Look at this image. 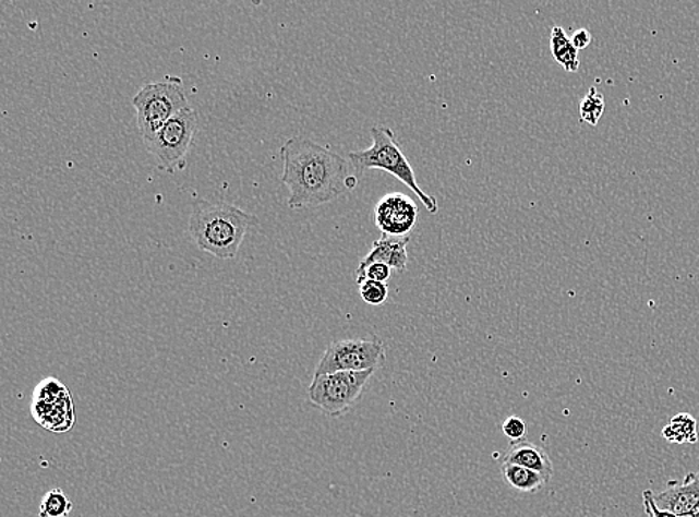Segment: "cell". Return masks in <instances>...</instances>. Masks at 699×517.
<instances>
[{"mask_svg":"<svg viewBox=\"0 0 699 517\" xmlns=\"http://www.w3.org/2000/svg\"><path fill=\"white\" fill-rule=\"evenodd\" d=\"M282 182L290 190L291 209L336 201L359 185V173L348 158L306 137L296 136L280 148Z\"/></svg>","mask_w":699,"mask_h":517,"instance_id":"1","label":"cell"},{"mask_svg":"<svg viewBox=\"0 0 699 517\" xmlns=\"http://www.w3.org/2000/svg\"><path fill=\"white\" fill-rule=\"evenodd\" d=\"M258 219L230 203L198 201L190 217V233L198 250L218 258L231 260L241 250L243 239Z\"/></svg>","mask_w":699,"mask_h":517,"instance_id":"2","label":"cell"},{"mask_svg":"<svg viewBox=\"0 0 699 517\" xmlns=\"http://www.w3.org/2000/svg\"><path fill=\"white\" fill-rule=\"evenodd\" d=\"M370 132H372V146L367 149L349 153L348 157L359 177L363 178V175L370 169L385 170L398 181L403 182L410 191H413L430 214H437L436 197L426 194L418 185L413 167L410 165L408 157L405 156L400 145H398L396 133L393 132V129L386 128V125H373Z\"/></svg>","mask_w":699,"mask_h":517,"instance_id":"3","label":"cell"},{"mask_svg":"<svg viewBox=\"0 0 699 517\" xmlns=\"http://www.w3.org/2000/svg\"><path fill=\"white\" fill-rule=\"evenodd\" d=\"M132 105L135 106L137 128L144 141L190 108L182 81L173 76L144 85L133 97Z\"/></svg>","mask_w":699,"mask_h":517,"instance_id":"4","label":"cell"},{"mask_svg":"<svg viewBox=\"0 0 699 517\" xmlns=\"http://www.w3.org/2000/svg\"><path fill=\"white\" fill-rule=\"evenodd\" d=\"M373 374V370L320 374L309 386V400L328 417H344L363 397Z\"/></svg>","mask_w":699,"mask_h":517,"instance_id":"5","label":"cell"},{"mask_svg":"<svg viewBox=\"0 0 699 517\" xmlns=\"http://www.w3.org/2000/svg\"><path fill=\"white\" fill-rule=\"evenodd\" d=\"M386 361L384 341L370 334L369 339L332 341L315 369V376L337 372H367L379 370Z\"/></svg>","mask_w":699,"mask_h":517,"instance_id":"6","label":"cell"},{"mask_svg":"<svg viewBox=\"0 0 699 517\" xmlns=\"http://www.w3.org/2000/svg\"><path fill=\"white\" fill-rule=\"evenodd\" d=\"M197 113L190 106L162 125L153 137L144 141L146 148L152 151L168 172L182 169L197 132Z\"/></svg>","mask_w":699,"mask_h":517,"instance_id":"7","label":"cell"},{"mask_svg":"<svg viewBox=\"0 0 699 517\" xmlns=\"http://www.w3.org/2000/svg\"><path fill=\"white\" fill-rule=\"evenodd\" d=\"M32 414L36 422L52 433H64L71 429L75 423V410L67 386L55 377L44 378L35 388Z\"/></svg>","mask_w":699,"mask_h":517,"instance_id":"8","label":"cell"},{"mask_svg":"<svg viewBox=\"0 0 699 517\" xmlns=\"http://www.w3.org/2000/svg\"><path fill=\"white\" fill-rule=\"evenodd\" d=\"M375 221L382 235L408 238L418 221V205L409 195L386 194L377 202Z\"/></svg>","mask_w":699,"mask_h":517,"instance_id":"9","label":"cell"},{"mask_svg":"<svg viewBox=\"0 0 699 517\" xmlns=\"http://www.w3.org/2000/svg\"><path fill=\"white\" fill-rule=\"evenodd\" d=\"M654 501L661 510L677 516H699V471L686 474L682 482L672 480L666 483L664 491L654 494Z\"/></svg>","mask_w":699,"mask_h":517,"instance_id":"10","label":"cell"},{"mask_svg":"<svg viewBox=\"0 0 699 517\" xmlns=\"http://www.w3.org/2000/svg\"><path fill=\"white\" fill-rule=\"evenodd\" d=\"M410 236L408 238H391V236L382 235L373 243L372 250L361 260L359 268H364L373 263H384L386 266L397 272L408 270L409 255L406 251Z\"/></svg>","mask_w":699,"mask_h":517,"instance_id":"11","label":"cell"},{"mask_svg":"<svg viewBox=\"0 0 699 517\" xmlns=\"http://www.w3.org/2000/svg\"><path fill=\"white\" fill-rule=\"evenodd\" d=\"M503 462L528 468V470L544 476L547 480H551L552 476H554V464H552L547 452L542 446L526 442V440L514 443L510 449L507 450L506 456H504Z\"/></svg>","mask_w":699,"mask_h":517,"instance_id":"12","label":"cell"},{"mask_svg":"<svg viewBox=\"0 0 699 517\" xmlns=\"http://www.w3.org/2000/svg\"><path fill=\"white\" fill-rule=\"evenodd\" d=\"M502 476L510 488L520 494H538L549 483V480L528 468L515 466V464H502Z\"/></svg>","mask_w":699,"mask_h":517,"instance_id":"13","label":"cell"},{"mask_svg":"<svg viewBox=\"0 0 699 517\" xmlns=\"http://www.w3.org/2000/svg\"><path fill=\"white\" fill-rule=\"evenodd\" d=\"M551 52L555 62L565 72H577L580 68L579 51L576 50L571 39L561 26H555L551 32Z\"/></svg>","mask_w":699,"mask_h":517,"instance_id":"14","label":"cell"},{"mask_svg":"<svg viewBox=\"0 0 699 517\" xmlns=\"http://www.w3.org/2000/svg\"><path fill=\"white\" fill-rule=\"evenodd\" d=\"M662 437L668 443L685 445V443L698 442V422L689 413H678L672 422L662 430Z\"/></svg>","mask_w":699,"mask_h":517,"instance_id":"15","label":"cell"},{"mask_svg":"<svg viewBox=\"0 0 699 517\" xmlns=\"http://www.w3.org/2000/svg\"><path fill=\"white\" fill-rule=\"evenodd\" d=\"M72 508V501L62 490H51L40 501L39 517H69Z\"/></svg>","mask_w":699,"mask_h":517,"instance_id":"16","label":"cell"},{"mask_svg":"<svg viewBox=\"0 0 699 517\" xmlns=\"http://www.w3.org/2000/svg\"><path fill=\"white\" fill-rule=\"evenodd\" d=\"M605 109L604 96L595 87L589 88L587 96L580 101V118L583 123L596 125L600 123Z\"/></svg>","mask_w":699,"mask_h":517,"instance_id":"17","label":"cell"},{"mask_svg":"<svg viewBox=\"0 0 699 517\" xmlns=\"http://www.w3.org/2000/svg\"><path fill=\"white\" fill-rule=\"evenodd\" d=\"M360 296L363 301L372 306H381L388 300V284L376 282V280H364L359 285Z\"/></svg>","mask_w":699,"mask_h":517,"instance_id":"18","label":"cell"},{"mask_svg":"<svg viewBox=\"0 0 699 517\" xmlns=\"http://www.w3.org/2000/svg\"><path fill=\"white\" fill-rule=\"evenodd\" d=\"M393 268L384 263H373L364 268H357V284H363L364 280H376V282L388 284L391 279Z\"/></svg>","mask_w":699,"mask_h":517,"instance_id":"19","label":"cell"},{"mask_svg":"<svg viewBox=\"0 0 699 517\" xmlns=\"http://www.w3.org/2000/svg\"><path fill=\"white\" fill-rule=\"evenodd\" d=\"M503 433L507 438H510L511 442L518 443L522 442L527 435V425L522 419L518 417H509L506 421L503 422Z\"/></svg>","mask_w":699,"mask_h":517,"instance_id":"20","label":"cell"},{"mask_svg":"<svg viewBox=\"0 0 699 517\" xmlns=\"http://www.w3.org/2000/svg\"><path fill=\"white\" fill-rule=\"evenodd\" d=\"M643 501L646 516L648 517H678L677 515H674V513L661 510V508L656 506V501H654L652 490H646L643 492Z\"/></svg>","mask_w":699,"mask_h":517,"instance_id":"21","label":"cell"},{"mask_svg":"<svg viewBox=\"0 0 699 517\" xmlns=\"http://www.w3.org/2000/svg\"><path fill=\"white\" fill-rule=\"evenodd\" d=\"M571 43L575 45L577 51L584 50V48H588L592 43L591 32L587 31V28H579V31L573 34Z\"/></svg>","mask_w":699,"mask_h":517,"instance_id":"22","label":"cell"}]
</instances>
